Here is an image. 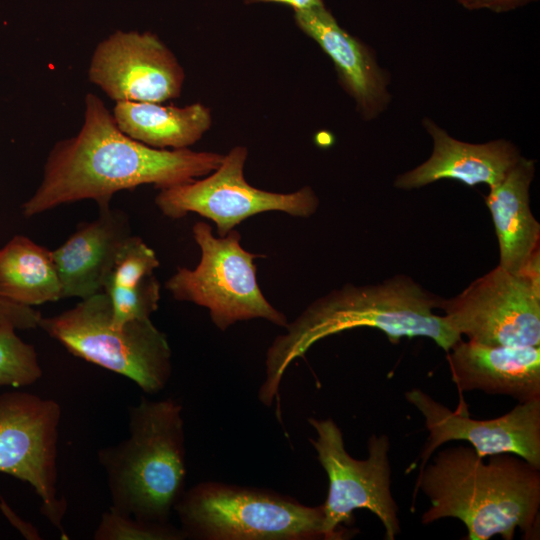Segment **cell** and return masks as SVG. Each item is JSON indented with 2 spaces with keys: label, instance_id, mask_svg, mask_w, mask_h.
<instances>
[{
  "label": "cell",
  "instance_id": "3",
  "mask_svg": "<svg viewBox=\"0 0 540 540\" xmlns=\"http://www.w3.org/2000/svg\"><path fill=\"white\" fill-rule=\"evenodd\" d=\"M479 456L472 446L443 449L419 471L414 499L421 490L429 508L421 522L456 518L467 540L500 535L512 540L520 529L536 534L540 508V468L512 453Z\"/></svg>",
  "mask_w": 540,
  "mask_h": 540
},
{
  "label": "cell",
  "instance_id": "24",
  "mask_svg": "<svg viewBox=\"0 0 540 540\" xmlns=\"http://www.w3.org/2000/svg\"><path fill=\"white\" fill-rule=\"evenodd\" d=\"M104 293L110 300L112 321L121 325L133 320L150 319L158 309L160 284L152 274L130 289Z\"/></svg>",
  "mask_w": 540,
  "mask_h": 540
},
{
  "label": "cell",
  "instance_id": "2",
  "mask_svg": "<svg viewBox=\"0 0 540 540\" xmlns=\"http://www.w3.org/2000/svg\"><path fill=\"white\" fill-rule=\"evenodd\" d=\"M442 299L407 275L377 284H346L317 298L268 348L260 402L271 407L288 366L319 340L345 330L376 328L393 343L403 337H427L448 352L462 337L443 315L434 313Z\"/></svg>",
  "mask_w": 540,
  "mask_h": 540
},
{
  "label": "cell",
  "instance_id": "8",
  "mask_svg": "<svg viewBox=\"0 0 540 540\" xmlns=\"http://www.w3.org/2000/svg\"><path fill=\"white\" fill-rule=\"evenodd\" d=\"M316 433L309 441L325 470L329 488L323 507V539L343 538L342 524H351L353 512L364 508L375 514L385 530V539L400 533L398 507L391 493V467L387 435L372 434L368 457L353 458L345 449L343 434L330 418H309Z\"/></svg>",
  "mask_w": 540,
  "mask_h": 540
},
{
  "label": "cell",
  "instance_id": "22",
  "mask_svg": "<svg viewBox=\"0 0 540 540\" xmlns=\"http://www.w3.org/2000/svg\"><path fill=\"white\" fill-rule=\"evenodd\" d=\"M156 253L139 236L130 235L119 250L103 292L130 289L159 267Z\"/></svg>",
  "mask_w": 540,
  "mask_h": 540
},
{
  "label": "cell",
  "instance_id": "17",
  "mask_svg": "<svg viewBox=\"0 0 540 540\" xmlns=\"http://www.w3.org/2000/svg\"><path fill=\"white\" fill-rule=\"evenodd\" d=\"M423 126L433 139L432 154L424 163L399 175L394 182L396 188L417 189L441 179L492 187L521 157L518 149L503 139L471 144L451 137L429 118L423 119Z\"/></svg>",
  "mask_w": 540,
  "mask_h": 540
},
{
  "label": "cell",
  "instance_id": "21",
  "mask_svg": "<svg viewBox=\"0 0 540 540\" xmlns=\"http://www.w3.org/2000/svg\"><path fill=\"white\" fill-rule=\"evenodd\" d=\"M42 376L33 345L22 340L14 329H0V387L22 388Z\"/></svg>",
  "mask_w": 540,
  "mask_h": 540
},
{
  "label": "cell",
  "instance_id": "20",
  "mask_svg": "<svg viewBox=\"0 0 540 540\" xmlns=\"http://www.w3.org/2000/svg\"><path fill=\"white\" fill-rule=\"evenodd\" d=\"M0 296L29 307L62 299L52 252L14 236L0 249Z\"/></svg>",
  "mask_w": 540,
  "mask_h": 540
},
{
  "label": "cell",
  "instance_id": "7",
  "mask_svg": "<svg viewBox=\"0 0 540 540\" xmlns=\"http://www.w3.org/2000/svg\"><path fill=\"white\" fill-rule=\"evenodd\" d=\"M192 234L201 258L193 269L178 267L166 281L165 288L174 299L207 308L221 331L251 319L287 325L286 316L271 305L258 285L254 260L260 255L241 246L237 230L216 237L208 223L197 222Z\"/></svg>",
  "mask_w": 540,
  "mask_h": 540
},
{
  "label": "cell",
  "instance_id": "18",
  "mask_svg": "<svg viewBox=\"0 0 540 540\" xmlns=\"http://www.w3.org/2000/svg\"><path fill=\"white\" fill-rule=\"evenodd\" d=\"M535 161L520 157L485 196L499 244V266L514 274L540 277V224L530 207Z\"/></svg>",
  "mask_w": 540,
  "mask_h": 540
},
{
  "label": "cell",
  "instance_id": "12",
  "mask_svg": "<svg viewBox=\"0 0 540 540\" xmlns=\"http://www.w3.org/2000/svg\"><path fill=\"white\" fill-rule=\"evenodd\" d=\"M88 78L115 102L164 103L180 96L185 73L157 35L117 30L95 47Z\"/></svg>",
  "mask_w": 540,
  "mask_h": 540
},
{
  "label": "cell",
  "instance_id": "4",
  "mask_svg": "<svg viewBox=\"0 0 540 540\" xmlns=\"http://www.w3.org/2000/svg\"><path fill=\"white\" fill-rule=\"evenodd\" d=\"M182 406L172 398L141 400L128 409V437L101 448L110 508L137 519L167 523L185 492Z\"/></svg>",
  "mask_w": 540,
  "mask_h": 540
},
{
  "label": "cell",
  "instance_id": "11",
  "mask_svg": "<svg viewBox=\"0 0 540 540\" xmlns=\"http://www.w3.org/2000/svg\"><path fill=\"white\" fill-rule=\"evenodd\" d=\"M61 407L28 392L0 395V473L28 483L40 498L41 514L67 538V503L57 491V443Z\"/></svg>",
  "mask_w": 540,
  "mask_h": 540
},
{
  "label": "cell",
  "instance_id": "5",
  "mask_svg": "<svg viewBox=\"0 0 540 540\" xmlns=\"http://www.w3.org/2000/svg\"><path fill=\"white\" fill-rule=\"evenodd\" d=\"M39 328L74 356L124 376L145 393L164 389L172 373V351L165 333L151 319L112 321L102 291L60 314L41 317Z\"/></svg>",
  "mask_w": 540,
  "mask_h": 540
},
{
  "label": "cell",
  "instance_id": "10",
  "mask_svg": "<svg viewBox=\"0 0 540 540\" xmlns=\"http://www.w3.org/2000/svg\"><path fill=\"white\" fill-rule=\"evenodd\" d=\"M449 326L469 341L492 346H540V277L501 266L461 293L442 299Z\"/></svg>",
  "mask_w": 540,
  "mask_h": 540
},
{
  "label": "cell",
  "instance_id": "25",
  "mask_svg": "<svg viewBox=\"0 0 540 540\" xmlns=\"http://www.w3.org/2000/svg\"><path fill=\"white\" fill-rule=\"evenodd\" d=\"M42 315L33 307L0 296V329L29 330L39 327Z\"/></svg>",
  "mask_w": 540,
  "mask_h": 540
},
{
  "label": "cell",
  "instance_id": "15",
  "mask_svg": "<svg viewBox=\"0 0 540 540\" xmlns=\"http://www.w3.org/2000/svg\"><path fill=\"white\" fill-rule=\"evenodd\" d=\"M447 353L459 392L507 395L519 403L540 398V346H492L461 339Z\"/></svg>",
  "mask_w": 540,
  "mask_h": 540
},
{
  "label": "cell",
  "instance_id": "13",
  "mask_svg": "<svg viewBox=\"0 0 540 540\" xmlns=\"http://www.w3.org/2000/svg\"><path fill=\"white\" fill-rule=\"evenodd\" d=\"M406 400L423 416L429 432L419 471L444 443H470L481 457L512 453L540 468V398L518 403L508 413L485 420L470 418L463 409L452 411L426 392L414 388Z\"/></svg>",
  "mask_w": 540,
  "mask_h": 540
},
{
  "label": "cell",
  "instance_id": "9",
  "mask_svg": "<svg viewBox=\"0 0 540 540\" xmlns=\"http://www.w3.org/2000/svg\"><path fill=\"white\" fill-rule=\"evenodd\" d=\"M248 157L245 146H235L220 165L202 179L159 190L155 204L171 219L189 213L205 217L225 236L245 219L268 211L310 217L319 207L314 190L305 186L291 193H276L251 186L244 177Z\"/></svg>",
  "mask_w": 540,
  "mask_h": 540
},
{
  "label": "cell",
  "instance_id": "6",
  "mask_svg": "<svg viewBox=\"0 0 540 540\" xmlns=\"http://www.w3.org/2000/svg\"><path fill=\"white\" fill-rule=\"evenodd\" d=\"M185 539H323V507L271 490L215 481L185 490L175 505Z\"/></svg>",
  "mask_w": 540,
  "mask_h": 540
},
{
  "label": "cell",
  "instance_id": "19",
  "mask_svg": "<svg viewBox=\"0 0 540 540\" xmlns=\"http://www.w3.org/2000/svg\"><path fill=\"white\" fill-rule=\"evenodd\" d=\"M113 118L127 136L158 149H183L195 144L212 124L201 103L184 107L154 102H116Z\"/></svg>",
  "mask_w": 540,
  "mask_h": 540
},
{
  "label": "cell",
  "instance_id": "14",
  "mask_svg": "<svg viewBox=\"0 0 540 540\" xmlns=\"http://www.w3.org/2000/svg\"><path fill=\"white\" fill-rule=\"evenodd\" d=\"M294 19L332 60L360 116L371 120L383 112L390 102L388 76L369 47L340 27L325 6L295 10Z\"/></svg>",
  "mask_w": 540,
  "mask_h": 540
},
{
  "label": "cell",
  "instance_id": "16",
  "mask_svg": "<svg viewBox=\"0 0 540 540\" xmlns=\"http://www.w3.org/2000/svg\"><path fill=\"white\" fill-rule=\"evenodd\" d=\"M97 218L83 222L52 252L63 298L85 299L103 291L116 256L132 235L126 213L98 206Z\"/></svg>",
  "mask_w": 540,
  "mask_h": 540
},
{
  "label": "cell",
  "instance_id": "26",
  "mask_svg": "<svg viewBox=\"0 0 540 540\" xmlns=\"http://www.w3.org/2000/svg\"><path fill=\"white\" fill-rule=\"evenodd\" d=\"M467 9L487 8L495 12H504L521 6L531 0H457Z\"/></svg>",
  "mask_w": 540,
  "mask_h": 540
},
{
  "label": "cell",
  "instance_id": "23",
  "mask_svg": "<svg viewBox=\"0 0 540 540\" xmlns=\"http://www.w3.org/2000/svg\"><path fill=\"white\" fill-rule=\"evenodd\" d=\"M93 539L95 540H183L180 528L169 522L157 523L137 519L109 508L101 515Z\"/></svg>",
  "mask_w": 540,
  "mask_h": 540
},
{
  "label": "cell",
  "instance_id": "1",
  "mask_svg": "<svg viewBox=\"0 0 540 540\" xmlns=\"http://www.w3.org/2000/svg\"><path fill=\"white\" fill-rule=\"evenodd\" d=\"M223 156L189 148L158 149L134 140L119 129L104 102L88 93L79 132L54 144L22 213L31 218L88 199L98 206L110 204L115 193L144 184L159 190L184 184L213 172Z\"/></svg>",
  "mask_w": 540,
  "mask_h": 540
},
{
  "label": "cell",
  "instance_id": "27",
  "mask_svg": "<svg viewBox=\"0 0 540 540\" xmlns=\"http://www.w3.org/2000/svg\"><path fill=\"white\" fill-rule=\"evenodd\" d=\"M246 4L252 3H279L283 5H288L295 10H305L314 7L324 6L323 0H244Z\"/></svg>",
  "mask_w": 540,
  "mask_h": 540
}]
</instances>
